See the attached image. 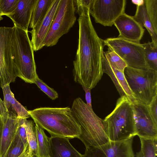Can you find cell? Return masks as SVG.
<instances>
[{
  "label": "cell",
  "mask_w": 157,
  "mask_h": 157,
  "mask_svg": "<svg viewBox=\"0 0 157 157\" xmlns=\"http://www.w3.org/2000/svg\"><path fill=\"white\" fill-rule=\"evenodd\" d=\"M78 47L73 62L74 81L90 90L103 75L101 60L105 45L93 25L90 13L78 19Z\"/></svg>",
  "instance_id": "cell-1"
},
{
  "label": "cell",
  "mask_w": 157,
  "mask_h": 157,
  "mask_svg": "<svg viewBox=\"0 0 157 157\" xmlns=\"http://www.w3.org/2000/svg\"><path fill=\"white\" fill-rule=\"evenodd\" d=\"M34 122L46 130L51 136L78 138L80 127L69 107H43L29 110Z\"/></svg>",
  "instance_id": "cell-2"
},
{
  "label": "cell",
  "mask_w": 157,
  "mask_h": 157,
  "mask_svg": "<svg viewBox=\"0 0 157 157\" xmlns=\"http://www.w3.org/2000/svg\"><path fill=\"white\" fill-rule=\"evenodd\" d=\"M71 108L80 127L81 133L78 138L85 147H98L110 141L103 119L90 109L81 98L74 100Z\"/></svg>",
  "instance_id": "cell-3"
},
{
  "label": "cell",
  "mask_w": 157,
  "mask_h": 157,
  "mask_svg": "<svg viewBox=\"0 0 157 157\" xmlns=\"http://www.w3.org/2000/svg\"><path fill=\"white\" fill-rule=\"evenodd\" d=\"M103 121L110 141L126 140L136 136L132 103L125 97L117 99L114 110Z\"/></svg>",
  "instance_id": "cell-4"
},
{
  "label": "cell",
  "mask_w": 157,
  "mask_h": 157,
  "mask_svg": "<svg viewBox=\"0 0 157 157\" xmlns=\"http://www.w3.org/2000/svg\"><path fill=\"white\" fill-rule=\"evenodd\" d=\"M13 27L12 42L17 77L26 82L34 83L38 75L34 58V51L28 31L15 24Z\"/></svg>",
  "instance_id": "cell-5"
},
{
  "label": "cell",
  "mask_w": 157,
  "mask_h": 157,
  "mask_svg": "<svg viewBox=\"0 0 157 157\" xmlns=\"http://www.w3.org/2000/svg\"><path fill=\"white\" fill-rule=\"evenodd\" d=\"M124 74L134 98L149 105L157 94V71L127 66Z\"/></svg>",
  "instance_id": "cell-6"
},
{
  "label": "cell",
  "mask_w": 157,
  "mask_h": 157,
  "mask_svg": "<svg viewBox=\"0 0 157 157\" xmlns=\"http://www.w3.org/2000/svg\"><path fill=\"white\" fill-rule=\"evenodd\" d=\"M73 0H60L57 12L44 42V46L56 45L59 38L67 34L76 20Z\"/></svg>",
  "instance_id": "cell-7"
},
{
  "label": "cell",
  "mask_w": 157,
  "mask_h": 157,
  "mask_svg": "<svg viewBox=\"0 0 157 157\" xmlns=\"http://www.w3.org/2000/svg\"><path fill=\"white\" fill-rule=\"evenodd\" d=\"M104 41L105 45L116 53L125 62L128 67L148 69L142 44L118 37L108 38Z\"/></svg>",
  "instance_id": "cell-8"
},
{
  "label": "cell",
  "mask_w": 157,
  "mask_h": 157,
  "mask_svg": "<svg viewBox=\"0 0 157 157\" xmlns=\"http://www.w3.org/2000/svg\"><path fill=\"white\" fill-rule=\"evenodd\" d=\"M13 27H0V87L14 82L17 77L12 36Z\"/></svg>",
  "instance_id": "cell-9"
},
{
  "label": "cell",
  "mask_w": 157,
  "mask_h": 157,
  "mask_svg": "<svg viewBox=\"0 0 157 157\" xmlns=\"http://www.w3.org/2000/svg\"><path fill=\"white\" fill-rule=\"evenodd\" d=\"M126 0H93L90 14L95 22L105 26H111L125 13Z\"/></svg>",
  "instance_id": "cell-10"
},
{
  "label": "cell",
  "mask_w": 157,
  "mask_h": 157,
  "mask_svg": "<svg viewBox=\"0 0 157 157\" xmlns=\"http://www.w3.org/2000/svg\"><path fill=\"white\" fill-rule=\"evenodd\" d=\"M132 103L136 136L157 139V123L151 115L148 105L137 100Z\"/></svg>",
  "instance_id": "cell-11"
},
{
  "label": "cell",
  "mask_w": 157,
  "mask_h": 157,
  "mask_svg": "<svg viewBox=\"0 0 157 157\" xmlns=\"http://www.w3.org/2000/svg\"><path fill=\"white\" fill-rule=\"evenodd\" d=\"M133 138L110 141L98 147H86L82 157H135L132 147Z\"/></svg>",
  "instance_id": "cell-12"
},
{
  "label": "cell",
  "mask_w": 157,
  "mask_h": 157,
  "mask_svg": "<svg viewBox=\"0 0 157 157\" xmlns=\"http://www.w3.org/2000/svg\"><path fill=\"white\" fill-rule=\"evenodd\" d=\"M60 0H54L46 15L41 21L29 31L31 35V41L34 51L44 47L45 39L51 28L58 10Z\"/></svg>",
  "instance_id": "cell-13"
},
{
  "label": "cell",
  "mask_w": 157,
  "mask_h": 157,
  "mask_svg": "<svg viewBox=\"0 0 157 157\" xmlns=\"http://www.w3.org/2000/svg\"><path fill=\"white\" fill-rule=\"evenodd\" d=\"M119 32L118 37L140 43L145 30L133 18L125 13L118 18L114 24Z\"/></svg>",
  "instance_id": "cell-14"
},
{
  "label": "cell",
  "mask_w": 157,
  "mask_h": 157,
  "mask_svg": "<svg viewBox=\"0 0 157 157\" xmlns=\"http://www.w3.org/2000/svg\"><path fill=\"white\" fill-rule=\"evenodd\" d=\"M103 72L107 74L111 79L121 97H125L131 102L136 99L134 98L125 78L124 72L118 69L107 60L104 53L101 60Z\"/></svg>",
  "instance_id": "cell-15"
},
{
  "label": "cell",
  "mask_w": 157,
  "mask_h": 157,
  "mask_svg": "<svg viewBox=\"0 0 157 157\" xmlns=\"http://www.w3.org/2000/svg\"><path fill=\"white\" fill-rule=\"evenodd\" d=\"M69 139L63 137L51 136L49 138L48 157H82L71 144Z\"/></svg>",
  "instance_id": "cell-16"
},
{
  "label": "cell",
  "mask_w": 157,
  "mask_h": 157,
  "mask_svg": "<svg viewBox=\"0 0 157 157\" xmlns=\"http://www.w3.org/2000/svg\"><path fill=\"white\" fill-rule=\"evenodd\" d=\"M37 0H18L17 6L11 14L7 16L14 24L28 31L34 8Z\"/></svg>",
  "instance_id": "cell-17"
},
{
  "label": "cell",
  "mask_w": 157,
  "mask_h": 157,
  "mask_svg": "<svg viewBox=\"0 0 157 157\" xmlns=\"http://www.w3.org/2000/svg\"><path fill=\"white\" fill-rule=\"evenodd\" d=\"M4 95L3 102L9 115L11 117L27 119L30 117L28 110L15 99L11 91L10 84L2 87Z\"/></svg>",
  "instance_id": "cell-18"
},
{
  "label": "cell",
  "mask_w": 157,
  "mask_h": 157,
  "mask_svg": "<svg viewBox=\"0 0 157 157\" xmlns=\"http://www.w3.org/2000/svg\"><path fill=\"white\" fill-rule=\"evenodd\" d=\"M19 119L9 116L2 119L3 127L1 139L0 157L5 156L15 136Z\"/></svg>",
  "instance_id": "cell-19"
},
{
  "label": "cell",
  "mask_w": 157,
  "mask_h": 157,
  "mask_svg": "<svg viewBox=\"0 0 157 157\" xmlns=\"http://www.w3.org/2000/svg\"><path fill=\"white\" fill-rule=\"evenodd\" d=\"M132 17L142 27H144L146 29L151 38V42L153 46L157 47V34L147 15L145 2L142 5L136 6L135 14Z\"/></svg>",
  "instance_id": "cell-20"
},
{
  "label": "cell",
  "mask_w": 157,
  "mask_h": 157,
  "mask_svg": "<svg viewBox=\"0 0 157 157\" xmlns=\"http://www.w3.org/2000/svg\"><path fill=\"white\" fill-rule=\"evenodd\" d=\"M54 0H37L33 10L29 27L33 29L46 15Z\"/></svg>",
  "instance_id": "cell-21"
},
{
  "label": "cell",
  "mask_w": 157,
  "mask_h": 157,
  "mask_svg": "<svg viewBox=\"0 0 157 157\" xmlns=\"http://www.w3.org/2000/svg\"><path fill=\"white\" fill-rule=\"evenodd\" d=\"M37 146L38 157H48L49 137L44 129L36 124L35 126Z\"/></svg>",
  "instance_id": "cell-22"
},
{
  "label": "cell",
  "mask_w": 157,
  "mask_h": 157,
  "mask_svg": "<svg viewBox=\"0 0 157 157\" xmlns=\"http://www.w3.org/2000/svg\"><path fill=\"white\" fill-rule=\"evenodd\" d=\"M24 125L26 131L27 140L29 148L33 155L38 157L36 134L33 122L24 118Z\"/></svg>",
  "instance_id": "cell-23"
},
{
  "label": "cell",
  "mask_w": 157,
  "mask_h": 157,
  "mask_svg": "<svg viewBox=\"0 0 157 157\" xmlns=\"http://www.w3.org/2000/svg\"><path fill=\"white\" fill-rule=\"evenodd\" d=\"M142 44L148 69L157 71V47L153 46L150 42Z\"/></svg>",
  "instance_id": "cell-24"
},
{
  "label": "cell",
  "mask_w": 157,
  "mask_h": 157,
  "mask_svg": "<svg viewBox=\"0 0 157 157\" xmlns=\"http://www.w3.org/2000/svg\"><path fill=\"white\" fill-rule=\"evenodd\" d=\"M140 142L142 157H156L157 139H146L139 137Z\"/></svg>",
  "instance_id": "cell-25"
},
{
  "label": "cell",
  "mask_w": 157,
  "mask_h": 157,
  "mask_svg": "<svg viewBox=\"0 0 157 157\" xmlns=\"http://www.w3.org/2000/svg\"><path fill=\"white\" fill-rule=\"evenodd\" d=\"M26 147H25L21 138L16 132L5 157H18L23 152Z\"/></svg>",
  "instance_id": "cell-26"
},
{
  "label": "cell",
  "mask_w": 157,
  "mask_h": 157,
  "mask_svg": "<svg viewBox=\"0 0 157 157\" xmlns=\"http://www.w3.org/2000/svg\"><path fill=\"white\" fill-rule=\"evenodd\" d=\"M147 13L157 34V0H144Z\"/></svg>",
  "instance_id": "cell-27"
},
{
  "label": "cell",
  "mask_w": 157,
  "mask_h": 157,
  "mask_svg": "<svg viewBox=\"0 0 157 157\" xmlns=\"http://www.w3.org/2000/svg\"><path fill=\"white\" fill-rule=\"evenodd\" d=\"M105 56L108 62L118 69L124 72L127 67L125 62L116 53L109 48L106 52L104 51Z\"/></svg>",
  "instance_id": "cell-28"
},
{
  "label": "cell",
  "mask_w": 157,
  "mask_h": 157,
  "mask_svg": "<svg viewBox=\"0 0 157 157\" xmlns=\"http://www.w3.org/2000/svg\"><path fill=\"white\" fill-rule=\"evenodd\" d=\"M93 0H73L75 12L79 16H84L90 13Z\"/></svg>",
  "instance_id": "cell-29"
},
{
  "label": "cell",
  "mask_w": 157,
  "mask_h": 157,
  "mask_svg": "<svg viewBox=\"0 0 157 157\" xmlns=\"http://www.w3.org/2000/svg\"><path fill=\"white\" fill-rule=\"evenodd\" d=\"M18 0H0V15L12 14L16 9Z\"/></svg>",
  "instance_id": "cell-30"
},
{
  "label": "cell",
  "mask_w": 157,
  "mask_h": 157,
  "mask_svg": "<svg viewBox=\"0 0 157 157\" xmlns=\"http://www.w3.org/2000/svg\"><path fill=\"white\" fill-rule=\"evenodd\" d=\"M34 83L51 99L54 100L58 98V94L57 92L40 79L38 75L36 77Z\"/></svg>",
  "instance_id": "cell-31"
},
{
  "label": "cell",
  "mask_w": 157,
  "mask_h": 157,
  "mask_svg": "<svg viewBox=\"0 0 157 157\" xmlns=\"http://www.w3.org/2000/svg\"><path fill=\"white\" fill-rule=\"evenodd\" d=\"M24 118H19L16 132L21 138L25 147H26L29 145V144L27 140L26 131L24 125Z\"/></svg>",
  "instance_id": "cell-32"
},
{
  "label": "cell",
  "mask_w": 157,
  "mask_h": 157,
  "mask_svg": "<svg viewBox=\"0 0 157 157\" xmlns=\"http://www.w3.org/2000/svg\"><path fill=\"white\" fill-rule=\"evenodd\" d=\"M148 106L151 116L157 123V94L153 98Z\"/></svg>",
  "instance_id": "cell-33"
},
{
  "label": "cell",
  "mask_w": 157,
  "mask_h": 157,
  "mask_svg": "<svg viewBox=\"0 0 157 157\" xmlns=\"http://www.w3.org/2000/svg\"><path fill=\"white\" fill-rule=\"evenodd\" d=\"M82 87L85 92V99L86 101V104L90 109H92L90 94L91 90H89L84 86H82Z\"/></svg>",
  "instance_id": "cell-34"
},
{
  "label": "cell",
  "mask_w": 157,
  "mask_h": 157,
  "mask_svg": "<svg viewBox=\"0 0 157 157\" xmlns=\"http://www.w3.org/2000/svg\"><path fill=\"white\" fill-rule=\"evenodd\" d=\"M9 116L3 101L0 98V117L2 119L6 118Z\"/></svg>",
  "instance_id": "cell-35"
},
{
  "label": "cell",
  "mask_w": 157,
  "mask_h": 157,
  "mask_svg": "<svg viewBox=\"0 0 157 157\" xmlns=\"http://www.w3.org/2000/svg\"><path fill=\"white\" fill-rule=\"evenodd\" d=\"M18 157H36L30 150L29 145L25 149L23 152Z\"/></svg>",
  "instance_id": "cell-36"
},
{
  "label": "cell",
  "mask_w": 157,
  "mask_h": 157,
  "mask_svg": "<svg viewBox=\"0 0 157 157\" xmlns=\"http://www.w3.org/2000/svg\"><path fill=\"white\" fill-rule=\"evenodd\" d=\"M132 2L137 6L142 5L144 3V0H132Z\"/></svg>",
  "instance_id": "cell-37"
},
{
  "label": "cell",
  "mask_w": 157,
  "mask_h": 157,
  "mask_svg": "<svg viewBox=\"0 0 157 157\" xmlns=\"http://www.w3.org/2000/svg\"><path fill=\"white\" fill-rule=\"evenodd\" d=\"M3 127V121L0 117V146L1 142V139L2 131Z\"/></svg>",
  "instance_id": "cell-38"
},
{
  "label": "cell",
  "mask_w": 157,
  "mask_h": 157,
  "mask_svg": "<svg viewBox=\"0 0 157 157\" xmlns=\"http://www.w3.org/2000/svg\"><path fill=\"white\" fill-rule=\"evenodd\" d=\"M136 157H142L140 151L136 153Z\"/></svg>",
  "instance_id": "cell-39"
},
{
  "label": "cell",
  "mask_w": 157,
  "mask_h": 157,
  "mask_svg": "<svg viewBox=\"0 0 157 157\" xmlns=\"http://www.w3.org/2000/svg\"><path fill=\"white\" fill-rule=\"evenodd\" d=\"M3 19V18H0V21Z\"/></svg>",
  "instance_id": "cell-40"
},
{
  "label": "cell",
  "mask_w": 157,
  "mask_h": 157,
  "mask_svg": "<svg viewBox=\"0 0 157 157\" xmlns=\"http://www.w3.org/2000/svg\"><path fill=\"white\" fill-rule=\"evenodd\" d=\"M2 18V16H1L0 15V18Z\"/></svg>",
  "instance_id": "cell-41"
}]
</instances>
